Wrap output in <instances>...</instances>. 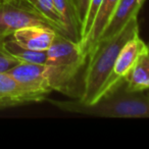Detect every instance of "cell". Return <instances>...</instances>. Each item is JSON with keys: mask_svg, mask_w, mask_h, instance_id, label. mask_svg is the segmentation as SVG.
Returning a JSON list of instances; mask_svg holds the SVG:
<instances>
[{"mask_svg": "<svg viewBox=\"0 0 149 149\" xmlns=\"http://www.w3.org/2000/svg\"><path fill=\"white\" fill-rule=\"evenodd\" d=\"M137 35H139V24L137 17H134L116 36L98 42L88 56L83 91L79 99L82 103H95L102 97L118 53L125 44Z\"/></svg>", "mask_w": 149, "mask_h": 149, "instance_id": "6da1fadb", "label": "cell"}, {"mask_svg": "<svg viewBox=\"0 0 149 149\" xmlns=\"http://www.w3.org/2000/svg\"><path fill=\"white\" fill-rule=\"evenodd\" d=\"M51 104L70 113L102 118H149V96L131 91L125 82L92 104L78 100H52Z\"/></svg>", "mask_w": 149, "mask_h": 149, "instance_id": "7a4b0ae2", "label": "cell"}, {"mask_svg": "<svg viewBox=\"0 0 149 149\" xmlns=\"http://www.w3.org/2000/svg\"><path fill=\"white\" fill-rule=\"evenodd\" d=\"M46 76L51 90L74 96L76 82L80 72L86 68L88 57L83 52L81 43L56 33L47 49Z\"/></svg>", "mask_w": 149, "mask_h": 149, "instance_id": "3957f363", "label": "cell"}, {"mask_svg": "<svg viewBox=\"0 0 149 149\" xmlns=\"http://www.w3.org/2000/svg\"><path fill=\"white\" fill-rule=\"evenodd\" d=\"M30 26L50 27L27 0H0V40Z\"/></svg>", "mask_w": 149, "mask_h": 149, "instance_id": "277c9868", "label": "cell"}, {"mask_svg": "<svg viewBox=\"0 0 149 149\" xmlns=\"http://www.w3.org/2000/svg\"><path fill=\"white\" fill-rule=\"evenodd\" d=\"M148 51V45L141 39L139 35L129 40L118 53L102 96L109 93L110 91L116 89L120 84H122L124 82L125 77L137 63L139 57L143 53Z\"/></svg>", "mask_w": 149, "mask_h": 149, "instance_id": "5b68a950", "label": "cell"}, {"mask_svg": "<svg viewBox=\"0 0 149 149\" xmlns=\"http://www.w3.org/2000/svg\"><path fill=\"white\" fill-rule=\"evenodd\" d=\"M26 89L41 96L45 99L52 91L46 76V66L44 64L21 62L7 72Z\"/></svg>", "mask_w": 149, "mask_h": 149, "instance_id": "8992f818", "label": "cell"}, {"mask_svg": "<svg viewBox=\"0 0 149 149\" xmlns=\"http://www.w3.org/2000/svg\"><path fill=\"white\" fill-rule=\"evenodd\" d=\"M41 96L26 89L7 72H0V109L40 102Z\"/></svg>", "mask_w": 149, "mask_h": 149, "instance_id": "52a82bcc", "label": "cell"}, {"mask_svg": "<svg viewBox=\"0 0 149 149\" xmlns=\"http://www.w3.org/2000/svg\"><path fill=\"white\" fill-rule=\"evenodd\" d=\"M57 32L50 27L30 26L13 34V39L23 47L34 51H47Z\"/></svg>", "mask_w": 149, "mask_h": 149, "instance_id": "ba28073f", "label": "cell"}, {"mask_svg": "<svg viewBox=\"0 0 149 149\" xmlns=\"http://www.w3.org/2000/svg\"><path fill=\"white\" fill-rule=\"evenodd\" d=\"M145 1L146 0H120L107 26L100 36L99 41L111 38L120 33L131 19L138 17L139 10Z\"/></svg>", "mask_w": 149, "mask_h": 149, "instance_id": "9c48e42d", "label": "cell"}, {"mask_svg": "<svg viewBox=\"0 0 149 149\" xmlns=\"http://www.w3.org/2000/svg\"><path fill=\"white\" fill-rule=\"evenodd\" d=\"M118 2H120V0H102L101 6L97 13L91 31H90L88 37L81 44L82 50L87 55V57L90 55L96 44L98 43L100 36L107 26Z\"/></svg>", "mask_w": 149, "mask_h": 149, "instance_id": "30bf717a", "label": "cell"}, {"mask_svg": "<svg viewBox=\"0 0 149 149\" xmlns=\"http://www.w3.org/2000/svg\"><path fill=\"white\" fill-rule=\"evenodd\" d=\"M53 2L63 21L68 37L72 41L81 43L82 26L78 17L74 0H53Z\"/></svg>", "mask_w": 149, "mask_h": 149, "instance_id": "8fae6325", "label": "cell"}, {"mask_svg": "<svg viewBox=\"0 0 149 149\" xmlns=\"http://www.w3.org/2000/svg\"><path fill=\"white\" fill-rule=\"evenodd\" d=\"M131 91L144 92L149 89V51L139 57L137 63L124 79Z\"/></svg>", "mask_w": 149, "mask_h": 149, "instance_id": "7c38bea8", "label": "cell"}, {"mask_svg": "<svg viewBox=\"0 0 149 149\" xmlns=\"http://www.w3.org/2000/svg\"><path fill=\"white\" fill-rule=\"evenodd\" d=\"M27 2L52 29L68 37L63 21L54 5L53 0H27Z\"/></svg>", "mask_w": 149, "mask_h": 149, "instance_id": "4fadbf2b", "label": "cell"}, {"mask_svg": "<svg viewBox=\"0 0 149 149\" xmlns=\"http://www.w3.org/2000/svg\"><path fill=\"white\" fill-rule=\"evenodd\" d=\"M2 44L4 49L13 58L19 60V62H27V63H38L44 64L47 58L46 51H34L23 47L17 43L13 36H9L2 39Z\"/></svg>", "mask_w": 149, "mask_h": 149, "instance_id": "5bb4252c", "label": "cell"}, {"mask_svg": "<svg viewBox=\"0 0 149 149\" xmlns=\"http://www.w3.org/2000/svg\"><path fill=\"white\" fill-rule=\"evenodd\" d=\"M102 0H90V4L88 7V11L86 17L84 19L83 26H82V41L81 44L86 38L88 37L90 31L92 29V26L95 21V17L97 15V13L99 10L100 6H101Z\"/></svg>", "mask_w": 149, "mask_h": 149, "instance_id": "9a60e30c", "label": "cell"}, {"mask_svg": "<svg viewBox=\"0 0 149 149\" xmlns=\"http://www.w3.org/2000/svg\"><path fill=\"white\" fill-rule=\"evenodd\" d=\"M19 63H21L19 60L7 53L3 47L2 40H0V72H7Z\"/></svg>", "mask_w": 149, "mask_h": 149, "instance_id": "2e32d148", "label": "cell"}, {"mask_svg": "<svg viewBox=\"0 0 149 149\" xmlns=\"http://www.w3.org/2000/svg\"><path fill=\"white\" fill-rule=\"evenodd\" d=\"M74 6H76V10L78 13V17L81 23V26H83L84 19L86 17L88 11V7L90 4V0H74Z\"/></svg>", "mask_w": 149, "mask_h": 149, "instance_id": "e0dca14e", "label": "cell"}, {"mask_svg": "<svg viewBox=\"0 0 149 149\" xmlns=\"http://www.w3.org/2000/svg\"><path fill=\"white\" fill-rule=\"evenodd\" d=\"M144 92H145V93H146V94H147V95H148V96H149V89H148V90H146V91H144Z\"/></svg>", "mask_w": 149, "mask_h": 149, "instance_id": "ac0fdd59", "label": "cell"}, {"mask_svg": "<svg viewBox=\"0 0 149 149\" xmlns=\"http://www.w3.org/2000/svg\"><path fill=\"white\" fill-rule=\"evenodd\" d=\"M147 45H148V48H149V43H148V44H147Z\"/></svg>", "mask_w": 149, "mask_h": 149, "instance_id": "d6986e66", "label": "cell"}]
</instances>
